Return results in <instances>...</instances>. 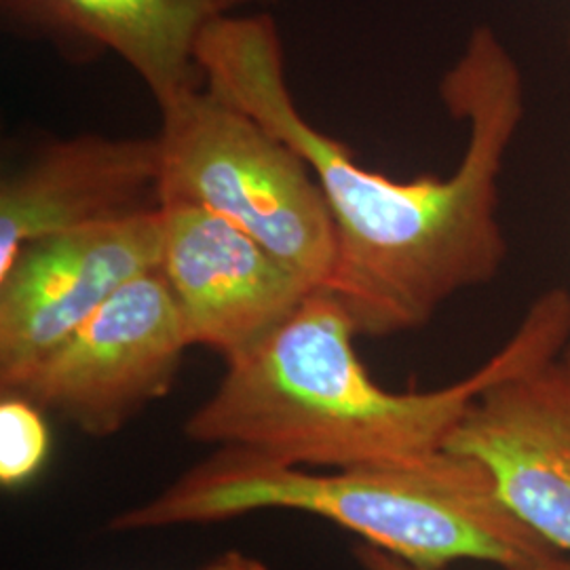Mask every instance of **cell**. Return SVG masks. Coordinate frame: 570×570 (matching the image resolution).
<instances>
[{"label": "cell", "mask_w": 570, "mask_h": 570, "mask_svg": "<svg viewBox=\"0 0 570 570\" xmlns=\"http://www.w3.org/2000/svg\"><path fill=\"white\" fill-rule=\"evenodd\" d=\"M569 47H570V35H569Z\"/></svg>", "instance_id": "obj_15"}, {"label": "cell", "mask_w": 570, "mask_h": 570, "mask_svg": "<svg viewBox=\"0 0 570 570\" xmlns=\"http://www.w3.org/2000/svg\"><path fill=\"white\" fill-rule=\"evenodd\" d=\"M357 327L315 289L256 345L226 360L218 387L184 423L205 446L313 469L406 461L442 450L494 383L570 346V292H543L510 341L465 379L431 391H389L357 355Z\"/></svg>", "instance_id": "obj_2"}, {"label": "cell", "mask_w": 570, "mask_h": 570, "mask_svg": "<svg viewBox=\"0 0 570 570\" xmlns=\"http://www.w3.org/2000/svg\"><path fill=\"white\" fill-rule=\"evenodd\" d=\"M197 61L204 82L289 144L311 167L336 228L327 289L360 336L387 338L428 326L456 294L487 285L508 258L499 178L527 115L524 77L490 26L471 30L440 82L468 140L446 176L393 180L370 171L326 136L292 96L282 32L265 11L207 28Z\"/></svg>", "instance_id": "obj_1"}, {"label": "cell", "mask_w": 570, "mask_h": 570, "mask_svg": "<svg viewBox=\"0 0 570 570\" xmlns=\"http://www.w3.org/2000/svg\"><path fill=\"white\" fill-rule=\"evenodd\" d=\"M159 261V207L21 247L0 271V383L60 345Z\"/></svg>", "instance_id": "obj_6"}, {"label": "cell", "mask_w": 570, "mask_h": 570, "mask_svg": "<svg viewBox=\"0 0 570 570\" xmlns=\"http://www.w3.org/2000/svg\"><path fill=\"white\" fill-rule=\"evenodd\" d=\"M355 560L360 562L362 570H431L410 564L406 560H402L397 556H391L387 551L379 550V548H372L367 543L355 548ZM527 570H570V556L569 553H560L548 562Z\"/></svg>", "instance_id": "obj_12"}, {"label": "cell", "mask_w": 570, "mask_h": 570, "mask_svg": "<svg viewBox=\"0 0 570 570\" xmlns=\"http://www.w3.org/2000/svg\"><path fill=\"white\" fill-rule=\"evenodd\" d=\"M188 348L180 308L157 268L125 285L0 391L89 438H110L169 393Z\"/></svg>", "instance_id": "obj_5"}, {"label": "cell", "mask_w": 570, "mask_h": 570, "mask_svg": "<svg viewBox=\"0 0 570 570\" xmlns=\"http://www.w3.org/2000/svg\"><path fill=\"white\" fill-rule=\"evenodd\" d=\"M159 273L190 346L226 360L256 345L320 287L239 226L190 204H161Z\"/></svg>", "instance_id": "obj_7"}, {"label": "cell", "mask_w": 570, "mask_h": 570, "mask_svg": "<svg viewBox=\"0 0 570 570\" xmlns=\"http://www.w3.org/2000/svg\"><path fill=\"white\" fill-rule=\"evenodd\" d=\"M444 449L490 469L511 511L570 556V360L564 355L487 389Z\"/></svg>", "instance_id": "obj_8"}, {"label": "cell", "mask_w": 570, "mask_h": 570, "mask_svg": "<svg viewBox=\"0 0 570 570\" xmlns=\"http://www.w3.org/2000/svg\"><path fill=\"white\" fill-rule=\"evenodd\" d=\"M268 510L317 515L423 569L475 560L527 570L560 556L511 511L482 461L450 449L346 469L218 449L150 501L115 515L108 529L216 524Z\"/></svg>", "instance_id": "obj_3"}, {"label": "cell", "mask_w": 570, "mask_h": 570, "mask_svg": "<svg viewBox=\"0 0 570 570\" xmlns=\"http://www.w3.org/2000/svg\"><path fill=\"white\" fill-rule=\"evenodd\" d=\"M157 207L155 136L82 134L47 144L0 183V271L37 239Z\"/></svg>", "instance_id": "obj_10"}, {"label": "cell", "mask_w": 570, "mask_h": 570, "mask_svg": "<svg viewBox=\"0 0 570 570\" xmlns=\"http://www.w3.org/2000/svg\"><path fill=\"white\" fill-rule=\"evenodd\" d=\"M567 357H569V360H570V346H569V348H567Z\"/></svg>", "instance_id": "obj_14"}, {"label": "cell", "mask_w": 570, "mask_h": 570, "mask_svg": "<svg viewBox=\"0 0 570 570\" xmlns=\"http://www.w3.org/2000/svg\"><path fill=\"white\" fill-rule=\"evenodd\" d=\"M199 570H271L263 560L247 556L242 551H226L220 558H216L214 562H209L207 567Z\"/></svg>", "instance_id": "obj_13"}, {"label": "cell", "mask_w": 570, "mask_h": 570, "mask_svg": "<svg viewBox=\"0 0 570 570\" xmlns=\"http://www.w3.org/2000/svg\"><path fill=\"white\" fill-rule=\"evenodd\" d=\"M51 454L47 412L18 393L0 400V484L4 490L28 487L41 475Z\"/></svg>", "instance_id": "obj_11"}, {"label": "cell", "mask_w": 570, "mask_h": 570, "mask_svg": "<svg viewBox=\"0 0 570 570\" xmlns=\"http://www.w3.org/2000/svg\"><path fill=\"white\" fill-rule=\"evenodd\" d=\"M157 108L159 205L204 207L324 289L336 263V228L305 159L205 82Z\"/></svg>", "instance_id": "obj_4"}, {"label": "cell", "mask_w": 570, "mask_h": 570, "mask_svg": "<svg viewBox=\"0 0 570 570\" xmlns=\"http://www.w3.org/2000/svg\"><path fill=\"white\" fill-rule=\"evenodd\" d=\"M271 0H0L2 23L72 61L115 56L155 102L197 87L209 26Z\"/></svg>", "instance_id": "obj_9"}]
</instances>
